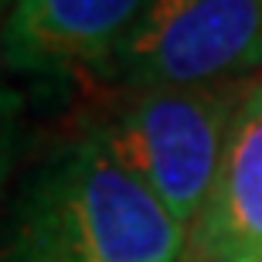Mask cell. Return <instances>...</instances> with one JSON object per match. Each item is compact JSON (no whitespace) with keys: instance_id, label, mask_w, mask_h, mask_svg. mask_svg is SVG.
Masks as SVG:
<instances>
[{"instance_id":"6da1fadb","label":"cell","mask_w":262,"mask_h":262,"mask_svg":"<svg viewBox=\"0 0 262 262\" xmlns=\"http://www.w3.org/2000/svg\"><path fill=\"white\" fill-rule=\"evenodd\" d=\"M187 228L92 136L41 160L0 222V262H184Z\"/></svg>"},{"instance_id":"7a4b0ae2","label":"cell","mask_w":262,"mask_h":262,"mask_svg":"<svg viewBox=\"0 0 262 262\" xmlns=\"http://www.w3.org/2000/svg\"><path fill=\"white\" fill-rule=\"evenodd\" d=\"M252 78L129 92L89 136L191 228L211 194L232 119Z\"/></svg>"},{"instance_id":"3957f363","label":"cell","mask_w":262,"mask_h":262,"mask_svg":"<svg viewBox=\"0 0 262 262\" xmlns=\"http://www.w3.org/2000/svg\"><path fill=\"white\" fill-rule=\"evenodd\" d=\"M262 65V0H150L99 75L129 92L242 82Z\"/></svg>"},{"instance_id":"277c9868","label":"cell","mask_w":262,"mask_h":262,"mask_svg":"<svg viewBox=\"0 0 262 262\" xmlns=\"http://www.w3.org/2000/svg\"><path fill=\"white\" fill-rule=\"evenodd\" d=\"M146 7L150 0H14L0 20V58L20 75H99Z\"/></svg>"},{"instance_id":"5b68a950","label":"cell","mask_w":262,"mask_h":262,"mask_svg":"<svg viewBox=\"0 0 262 262\" xmlns=\"http://www.w3.org/2000/svg\"><path fill=\"white\" fill-rule=\"evenodd\" d=\"M184 262H262V82L232 119L211 194L187 228Z\"/></svg>"},{"instance_id":"8992f818","label":"cell","mask_w":262,"mask_h":262,"mask_svg":"<svg viewBox=\"0 0 262 262\" xmlns=\"http://www.w3.org/2000/svg\"><path fill=\"white\" fill-rule=\"evenodd\" d=\"M24 143V99L7 78V65L0 58V191L17 164Z\"/></svg>"},{"instance_id":"52a82bcc","label":"cell","mask_w":262,"mask_h":262,"mask_svg":"<svg viewBox=\"0 0 262 262\" xmlns=\"http://www.w3.org/2000/svg\"><path fill=\"white\" fill-rule=\"evenodd\" d=\"M4 14H7V0H0V20H4Z\"/></svg>"},{"instance_id":"ba28073f","label":"cell","mask_w":262,"mask_h":262,"mask_svg":"<svg viewBox=\"0 0 262 262\" xmlns=\"http://www.w3.org/2000/svg\"><path fill=\"white\" fill-rule=\"evenodd\" d=\"M10 4H14V0H7V10H10Z\"/></svg>"}]
</instances>
